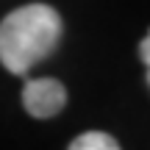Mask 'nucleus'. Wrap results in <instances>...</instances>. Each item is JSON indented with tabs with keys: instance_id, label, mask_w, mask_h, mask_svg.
Here are the masks:
<instances>
[{
	"instance_id": "3",
	"label": "nucleus",
	"mask_w": 150,
	"mask_h": 150,
	"mask_svg": "<svg viewBox=\"0 0 150 150\" xmlns=\"http://www.w3.org/2000/svg\"><path fill=\"white\" fill-rule=\"evenodd\" d=\"M70 150H120L117 139L111 134H103V131H89V134H81L72 139Z\"/></svg>"
},
{
	"instance_id": "1",
	"label": "nucleus",
	"mask_w": 150,
	"mask_h": 150,
	"mask_svg": "<svg viewBox=\"0 0 150 150\" xmlns=\"http://www.w3.org/2000/svg\"><path fill=\"white\" fill-rule=\"evenodd\" d=\"M61 39V17L47 3H28L0 22V61L8 72L25 75L53 53Z\"/></svg>"
},
{
	"instance_id": "2",
	"label": "nucleus",
	"mask_w": 150,
	"mask_h": 150,
	"mask_svg": "<svg viewBox=\"0 0 150 150\" xmlns=\"http://www.w3.org/2000/svg\"><path fill=\"white\" fill-rule=\"evenodd\" d=\"M64 103H67V89L56 78H33L22 89V106L36 120L56 117L64 108Z\"/></svg>"
},
{
	"instance_id": "4",
	"label": "nucleus",
	"mask_w": 150,
	"mask_h": 150,
	"mask_svg": "<svg viewBox=\"0 0 150 150\" xmlns=\"http://www.w3.org/2000/svg\"><path fill=\"white\" fill-rule=\"evenodd\" d=\"M139 59L145 61V67H147V83H150V31H147V36L142 39V45H139Z\"/></svg>"
}]
</instances>
